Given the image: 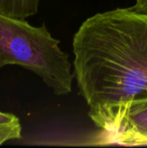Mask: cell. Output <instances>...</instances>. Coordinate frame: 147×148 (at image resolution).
I'll return each instance as SVG.
<instances>
[{
    "instance_id": "6",
    "label": "cell",
    "mask_w": 147,
    "mask_h": 148,
    "mask_svg": "<svg viewBox=\"0 0 147 148\" xmlns=\"http://www.w3.org/2000/svg\"><path fill=\"white\" fill-rule=\"evenodd\" d=\"M131 9L139 13L147 14V0H136L135 4Z\"/></svg>"
},
{
    "instance_id": "3",
    "label": "cell",
    "mask_w": 147,
    "mask_h": 148,
    "mask_svg": "<svg viewBox=\"0 0 147 148\" xmlns=\"http://www.w3.org/2000/svg\"><path fill=\"white\" fill-rule=\"evenodd\" d=\"M112 134L120 143L147 145V102L131 108Z\"/></svg>"
},
{
    "instance_id": "1",
    "label": "cell",
    "mask_w": 147,
    "mask_h": 148,
    "mask_svg": "<svg viewBox=\"0 0 147 148\" xmlns=\"http://www.w3.org/2000/svg\"><path fill=\"white\" fill-rule=\"evenodd\" d=\"M75 79L100 128L113 134L147 102V14L117 8L85 20L73 38Z\"/></svg>"
},
{
    "instance_id": "5",
    "label": "cell",
    "mask_w": 147,
    "mask_h": 148,
    "mask_svg": "<svg viewBox=\"0 0 147 148\" xmlns=\"http://www.w3.org/2000/svg\"><path fill=\"white\" fill-rule=\"evenodd\" d=\"M22 137V126L18 117L0 111V145Z\"/></svg>"
},
{
    "instance_id": "4",
    "label": "cell",
    "mask_w": 147,
    "mask_h": 148,
    "mask_svg": "<svg viewBox=\"0 0 147 148\" xmlns=\"http://www.w3.org/2000/svg\"><path fill=\"white\" fill-rule=\"evenodd\" d=\"M40 0H0V15L24 20L37 13Z\"/></svg>"
},
{
    "instance_id": "2",
    "label": "cell",
    "mask_w": 147,
    "mask_h": 148,
    "mask_svg": "<svg viewBox=\"0 0 147 148\" xmlns=\"http://www.w3.org/2000/svg\"><path fill=\"white\" fill-rule=\"evenodd\" d=\"M47 27L0 15V68L18 65L37 75L56 95L72 92L74 65Z\"/></svg>"
}]
</instances>
